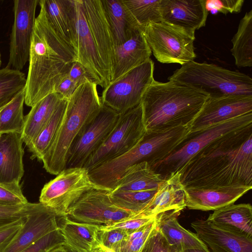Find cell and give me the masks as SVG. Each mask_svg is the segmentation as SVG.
<instances>
[{"label":"cell","mask_w":252,"mask_h":252,"mask_svg":"<svg viewBox=\"0 0 252 252\" xmlns=\"http://www.w3.org/2000/svg\"><path fill=\"white\" fill-rule=\"evenodd\" d=\"M179 173L184 188H252V124L209 144Z\"/></svg>","instance_id":"cell-1"},{"label":"cell","mask_w":252,"mask_h":252,"mask_svg":"<svg viewBox=\"0 0 252 252\" xmlns=\"http://www.w3.org/2000/svg\"><path fill=\"white\" fill-rule=\"evenodd\" d=\"M36 17L25 88V103L32 107L49 94L77 61L74 50L57 34L50 24L42 0Z\"/></svg>","instance_id":"cell-2"},{"label":"cell","mask_w":252,"mask_h":252,"mask_svg":"<svg viewBox=\"0 0 252 252\" xmlns=\"http://www.w3.org/2000/svg\"><path fill=\"white\" fill-rule=\"evenodd\" d=\"M208 97L207 94L187 86L154 80L141 101L146 132L190 127Z\"/></svg>","instance_id":"cell-3"},{"label":"cell","mask_w":252,"mask_h":252,"mask_svg":"<svg viewBox=\"0 0 252 252\" xmlns=\"http://www.w3.org/2000/svg\"><path fill=\"white\" fill-rule=\"evenodd\" d=\"M102 106L95 83L88 82L76 89L67 100L59 128L41 160L47 172L57 175L65 169L72 143L97 115Z\"/></svg>","instance_id":"cell-4"},{"label":"cell","mask_w":252,"mask_h":252,"mask_svg":"<svg viewBox=\"0 0 252 252\" xmlns=\"http://www.w3.org/2000/svg\"><path fill=\"white\" fill-rule=\"evenodd\" d=\"M190 131L180 126L163 130L146 132L141 140L122 156L107 161L89 172L97 187L113 190L127 169L141 162L151 166L165 158Z\"/></svg>","instance_id":"cell-5"},{"label":"cell","mask_w":252,"mask_h":252,"mask_svg":"<svg viewBox=\"0 0 252 252\" xmlns=\"http://www.w3.org/2000/svg\"><path fill=\"white\" fill-rule=\"evenodd\" d=\"M168 80L198 90L209 97L252 96L250 76L212 63L189 62L176 69Z\"/></svg>","instance_id":"cell-6"},{"label":"cell","mask_w":252,"mask_h":252,"mask_svg":"<svg viewBox=\"0 0 252 252\" xmlns=\"http://www.w3.org/2000/svg\"><path fill=\"white\" fill-rule=\"evenodd\" d=\"M252 124V113L189 131L163 159L151 166L162 180L179 172L198 152L216 139Z\"/></svg>","instance_id":"cell-7"},{"label":"cell","mask_w":252,"mask_h":252,"mask_svg":"<svg viewBox=\"0 0 252 252\" xmlns=\"http://www.w3.org/2000/svg\"><path fill=\"white\" fill-rule=\"evenodd\" d=\"M142 31L152 53L161 63L183 65L196 57L195 32L163 21L150 22Z\"/></svg>","instance_id":"cell-8"},{"label":"cell","mask_w":252,"mask_h":252,"mask_svg":"<svg viewBox=\"0 0 252 252\" xmlns=\"http://www.w3.org/2000/svg\"><path fill=\"white\" fill-rule=\"evenodd\" d=\"M146 133L141 104L120 114L109 135L89 158L83 168L88 172L126 153L136 146Z\"/></svg>","instance_id":"cell-9"},{"label":"cell","mask_w":252,"mask_h":252,"mask_svg":"<svg viewBox=\"0 0 252 252\" xmlns=\"http://www.w3.org/2000/svg\"><path fill=\"white\" fill-rule=\"evenodd\" d=\"M154 72V63L151 59L130 69L103 89L102 104L119 114L138 105L155 80Z\"/></svg>","instance_id":"cell-10"},{"label":"cell","mask_w":252,"mask_h":252,"mask_svg":"<svg viewBox=\"0 0 252 252\" xmlns=\"http://www.w3.org/2000/svg\"><path fill=\"white\" fill-rule=\"evenodd\" d=\"M96 188L99 187L92 181L84 168H65L44 186L39 202L58 216H65L69 208L84 194Z\"/></svg>","instance_id":"cell-11"},{"label":"cell","mask_w":252,"mask_h":252,"mask_svg":"<svg viewBox=\"0 0 252 252\" xmlns=\"http://www.w3.org/2000/svg\"><path fill=\"white\" fill-rule=\"evenodd\" d=\"M110 191L100 188L88 191L69 208L65 216L77 222L98 226L111 225L135 216L113 204Z\"/></svg>","instance_id":"cell-12"},{"label":"cell","mask_w":252,"mask_h":252,"mask_svg":"<svg viewBox=\"0 0 252 252\" xmlns=\"http://www.w3.org/2000/svg\"><path fill=\"white\" fill-rule=\"evenodd\" d=\"M120 114L102 104L97 115L77 136L69 150L65 168L83 167L115 127Z\"/></svg>","instance_id":"cell-13"},{"label":"cell","mask_w":252,"mask_h":252,"mask_svg":"<svg viewBox=\"0 0 252 252\" xmlns=\"http://www.w3.org/2000/svg\"><path fill=\"white\" fill-rule=\"evenodd\" d=\"M38 0H14V22L6 67L21 71L29 62Z\"/></svg>","instance_id":"cell-14"},{"label":"cell","mask_w":252,"mask_h":252,"mask_svg":"<svg viewBox=\"0 0 252 252\" xmlns=\"http://www.w3.org/2000/svg\"><path fill=\"white\" fill-rule=\"evenodd\" d=\"M77 41V61L86 69L91 80L103 89L111 82L98 54L88 24L82 0H74Z\"/></svg>","instance_id":"cell-15"},{"label":"cell","mask_w":252,"mask_h":252,"mask_svg":"<svg viewBox=\"0 0 252 252\" xmlns=\"http://www.w3.org/2000/svg\"><path fill=\"white\" fill-rule=\"evenodd\" d=\"M250 113H252V96H209L191 123L189 131H194Z\"/></svg>","instance_id":"cell-16"},{"label":"cell","mask_w":252,"mask_h":252,"mask_svg":"<svg viewBox=\"0 0 252 252\" xmlns=\"http://www.w3.org/2000/svg\"><path fill=\"white\" fill-rule=\"evenodd\" d=\"M58 216L41 203H30L24 224L3 252H20L49 232L59 227Z\"/></svg>","instance_id":"cell-17"},{"label":"cell","mask_w":252,"mask_h":252,"mask_svg":"<svg viewBox=\"0 0 252 252\" xmlns=\"http://www.w3.org/2000/svg\"><path fill=\"white\" fill-rule=\"evenodd\" d=\"M191 226L210 252H252V238L213 224L197 220Z\"/></svg>","instance_id":"cell-18"},{"label":"cell","mask_w":252,"mask_h":252,"mask_svg":"<svg viewBox=\"0 0 252 252\" xmlns=\"http://www.w3.org/2000/svg\"><path fill=\"white\" fill-rule=\"evenodd\" d=\"M85 16L103 66L111 78L114 45L101 0H82Z\"/></svg>","instance_id":"cell-19"},{"label":"cell","mask_w":252,"mask_h":252,"mask_svg":"<svg viewBox=\"0 0 252 252\" xmlns=\"http://www.w3.org/2000/svg\"><path fill=\"white\" fill-rule=\"evenodd\" d=\"M251 189L244 186L184 188L186 206L191 210L215 211L234 204Z\"/></svg>","instance_id":"cell-20"},{"label":"cell","mask_w":252,"mask_h":252,"mask_svg":"<svg viewBox=\"0 0 252 252\" xmlns=\"http://www.w3.org/2000/svg\"><path fill=\"white\" fill-rule=\"evenodd\" d=\"M205 0H160L161 21L195 32L205 26Z\"/></svg>","instance_id":"cell-21"},{"label":"cell","mask_w":252,"mask_h":252,"mask_svg":"<svg viewBox=\"0 0 252 252\" xmlns=\"http://www.w3.org/2000/svg\"><path fill=\"white\" fill-rule=\"evenodd\" d=\"M186 206L184 187L178 172L164 180L146 207L135 216L158 218L172 213H181Z\"/></svg>","instance_id":"cell-22"},{"label":"cell","mask_w":252,"mask_h":252,"mask_svg":"<svg viewBox=\"0 0 252 252\" xmlns=\"http://www.w3.org/2000/svg\"><path fill=\"white\" fill-rule=\"evenodd\" d=\"M151 54L142 29L123 44L115 46L111 82L150 59Z\"/></svg>","instance_id":"cell-23"},{"label":"cell","mask_w":252,"mask_h":252,"mask_svg":"<svg viewBox=\"0 0 252 252\" xmlns=\"http://www.w3.org/2000/svg\"><path fill=\"white\" fill-rule=\"evenodd\" d=\"M21 134H0V183L20 184L24 174Z\"/></svg>","instance_id":"cell-24"},{"label":"cell","mask_w":252,"mask_h":252,"mask_svg":"<svg viewBox=\"0 0 252 252\" xmlns=\"http://www.w3.org/2000/svg\"><path fill=\"white\" fill-rule=\"evenodd\" d=\"M42 2L50 24L77 55L74 0H42Z\"/></svg>","instance_id":"cell-25"},{"label":"cell","mask_w":252,"mask_h":252,"mask_svg":"<svg viewBox=\"0 0 252 252\" xmlns=\"http://www.w3.org/2000/svg\"><path fill=\"white\" fill-rule=\"evenodd\" d=\"M111 30L114 45L123 44L142 29L123 0H101Z\"/></svg>","instance_id":"cell-26"},{"label":"cell","mask_w":252,"mask_h":252,"mask_svg":"<svg viewBox=\"0 0 252 252\" xmlns=\"http://www.w3.org/2000/svg\"><path fill=\"white\" fill-rule=\"evenodd\" d=\"M59 227L64 246L72 252H91L98 244V225L77 222L65 216L60 218Z\"/></svg>","instance_id":"cell-27"},{"label":"cell","mask_w":252,"mask_h":252,"mask_svg":"<svg viewBox=\"0 0 252 252\" xmlns=\"http://www.w3.org/2000/svg\"><path fill=\"white\" fill-rule=\"evenodd\" d=\"M206 220L221 227L252 238V207L250 204L225 206L214 211Z\"/></svg>","instance_id":"cell-28"},{"label":"cell","mask_w":252,"mask_h":252,"mask_svg":"<svg viewBox=\"0 0 252 252\" xmlns=\"http://www.w3.org/2000/svg\"><path fill=\"white\" fill-rule=\"evenodd\" d=\"M62 99L59 94L53 93L32 107L29 113L24 117L21 133L22 141L26 146L38 136Z\"/></svg>","instance_id":"cell-29"},{"label":"cell","mask_w":252,"mask_h":252,"mask_svg":"<svg viewBox=\"0 0 252 252\" xmlns=\"http://www.w3.org/2000/svg\"><path fill=\"white\" fill-rule=\"evenodd\" d=\"M180 214L173 213L158 218V228L169 244L172 247H181L184 250H207L206 245L196 233L186 229L179 224L177 217Z\"/></svg>","instance_id":"cell-30"},{"label":"cell","mask_w":252,"mask_h":252,"mask_svg":"<svg viewBox=\"0 0 252 252\" xmlns=\"http://www.w3.org/2000/svg\"><path fill=\"white\" fill-rule=\"evenodd\" d=\"M163 180L147 162L143 161L127 169L113 190L142 191L155 189H158Z\"/></svg>","instance_id":"cell-31"},{"label":"cell","mask_w":252,"mask_h":252,"mask_svg":"<svg viewBox=\"0 0 252 252\" xmlns=\"http://www.w3.org/2000/svg\"><path fill=\"white\" fill-rule=\"evenodd\" d=\"M232 55L239 67L252 66V10L240 20L232 40Z\"/></svg>","instance_id":"cell-32"},{"label":"cell","mask_w":252,"mask_h":252,"mask_svg":"<svg viewBox=\"0 0 252 252\" xmlns=\"http://www.w3.org/2000/svg\"><path fill=\"white\" fill-rule=\"evenodd\" d=\"M67 100L62 99L55 110L51 118L38 136L28 146L31 153L32 159L41 161L50 148L57 133L63 118Z\"/></svg>","instance_id":"cell-33"},{"label":"cell","mask_w":252,"mask_h":252,"mask_svg":"<svg viewBox=\"0 0 252 252\" xmlns=\"http://www.w3.org/2000/svg\"><path fill=\"white\" fill-rule=\"evenodd\" d=\"M25 99V88L9 102L0 113V134H21L24 124L23 114Z\"/></svg>","instance_id":"cell-34"},{"label":"cell","mask_w":252,"mask_h":252,"mask_svg":"<svg viewBox=\"0 0 252 252\" xmlns=\"http://www.w3.org/2000/svg\"><path fill=\"white\" fill-rule=\"evenodd\" d=\"M157 189L142 191L113 190L110 191L109 196L116 206L136 216L148 204Z\"/></svg>","instance_id":"cell-35"},{"label":"cell","mask_w":252,"mask_h":252,"mask_svg":"<svg viewBox=\"0 0 252 252\" xmlns=\"http://www.w3.org/2000/svg\"><path fill=\"white\" fill-rule=\"evenodd\" d=\"M123 1L142 30L150 22L161 21L160 0H123Z\"/></svg>","instance_id":"cell-36"},{"label":"cell","mask_w":252,"mask_h":252,"mask_svg":"<svg viewBox=\"0 0 252 252\" xmlns=\"http://www.w3.org/2000/svg\"><path fill=\"white\" fill-rule=\"evenodd\" d=\"M26 78L21 71L0 69V107L10 102L25 88Z\"/></svg>","instance_id":"cell-37"},{"label":"cell","mask_w":252,"mask_h":252,"mask_svg":"<svg viewBox=\"0 0 252 252\" xmlns=\"http://www.w3.org/2000/svg\"><path fill=\"white\" fill-rule=\"evenodd\" d=\"M158 218L155 220L134 231L128 232L120 252H140L148 238L158 225Z\"/></svg>","instance_id":"cell-38"},{"label":"cell","mask_w":252,"mask_h":252,"mask_svg":"<svg viewBox=\"0 0 252 252\" xmlns=\"http://www.w3.org/2000/svg\"><path fill=\"white\" fill-rule=\"evenodd\" d=\"M65 242L60 227L44 235L20 252H49Z\"/></svg>","instance_id":"cell-39"},{"label":"cell","mask_w":252,"mask_h":252,"mask_svg":"<svg viewBox=\"0 0 252 252\" xmlns=\"http://www.w3.org/2000/svg\"><path fill=\"white\" fill-rule=\"evenodd\" d=\"M28 202L22 192L20 184L0 183V204L17 205Z\"/></svg>","instance_id":"cell-40"},{"label":"cell","mask_w":252,"mask_h":252,"mask_svg":"<svg viewBox=\"0 0 252 252\" xmlns=\"http://www.w3.org/2000/svg\"><path fill=\"white\" fill-rule=\"evenodd\" d=\"M128 232L122 229L99 230L97 241L99 244L114 252H120L122 244Z\"/></svg>","instance_id":"cell-41"},{"label":"cell","mask_w":252,"mask_h":252,"mask_svg":"<svg viewBox=\"0 0 252 252\" xmlns=\"http://www.w3.org/2000/svg\"><path fill=\"white\" fill-rule=\"evenodd\" d=\"M30 202L26 204H0V230L23 218L27 214Z\"/></svg>","instance_id":"cell-42"},{"label":"cell","mask_w":252,"mask_h":252,"mask_svg":"<svg viewBox=\"0 0 252 252\" xmlns=\"http://www.w3.org/2000/svg\"><path fill=\"white\" fill-rule=\"evenodd\" d=\"M244 0H206V8L212 14L221 13H237L241 12Z\"/></svg>","instance_id":"cell-43"},{"label":"cell","mask_w":252,"mask_h":252,"mask_svg":"<svg viewBox=\"0 0 252 252\" xmlns=\"http://www.w3.org/2000/svg\"><path fill=\"white\" fill-rule=\"evenodd\" d=\"M171 246L160 231L158 225L152 232L140 252H172Z\"/></svg>","instance_id":"cell-44"},{"label":"cell","mask_w":252,"mask_h":252,"mask_svg":"<svg viewBox=\"0 0 252 252\" xmlns=\"http://www.w3.org/2000/svg\"><path fill=\"white\" fill-rule=\"evenodd\" d=\"M158 218H149L134 216L129 219L106 226H99V230H110L122 229L128 232L134 231L147 224Z\"/></svg>","instance_id":"cell-45"},{"label":"cell","mask_w":252,"mask_h":252,"mask_svg":"<svg viewBox=\"0 0 252 252\" xmlns=\"http://www.w3.org/2000/svg\"><path fill=\"white\" fill-rule=\"evenodd\" d=\"M25 217L0 230V252H3L17 235L24 224Z\"/></svg>","instance_id":"cell-46"},{"label":"cell","mask_w":252,"mask_h":252,"mask_svg":"<svg viewBox=\"0 0 252 252\" xmlns=\"http://www.w3.org/2000/svg\"><path fill=\"white\" fill-rule=\"evenodd\" d=\"M67 75L78 87L87 82H93L85 67L77 61L71 63Z\"/></svg>","instance_id":"cell-47"},{"label":"cell","mask_w":252,"mask_h":252,"mask_svg":"<svg viewBox=\"0 0 252 252\" xmlns=\"http://www.w3.org/2000/svg\"><path fill=\"white\" fill-rule=\"evenodd\" d=\"M78 87V85L66 74L56 87L55 93L59 94L63 99L68 100Z\"/></svg>","instance_id":"cell-48"},{"label":"cell","mask_w":252,"mask_h":252,"mask_svg":"<svg viewBox=\"0 0 252 252\" xmlns=\"http://www.w3.org/2000/svg\"><path fill=\"white\" fill-rule=\"evenodd\" d=\"M49 252H71L64 245L59 246Z\"/></svg>","instance_id":"cell-49"},{"label":"cell","mask_w":252,"mask_h":252,"mask_svg":"<svg viewBox=\"0 0 252 252\" xmlns=\"http://www.w3.org/2000/svg\"><path fill=\"white\" fill-rule=\"evenodd\" d=\"M95 249L97 252H114L113 251L108 249L100 244H97Z\"/></svg>","instance_id":"cell-50"},{"label":"cell","mask_w":252,"mask_h":252,"mask_svg":"<svg viewBox=\"0 0 252 252\" xmlns=\"http://www.w3.org/2000/svg\"><path fill=\"white\" fill-rule=\"evenodd\" d=\"M184 252H210V251L208 249L207 250L192 249L184 250Z\"/></svg>","instance_id":"cell-51"},{"label":"cell","mask_w":252,"mask_h":252,"mask_svg":"<svg viewBox=\"0 0 252 252\" xmlns=\"http://www.w3.org/2000/svg\"><path fill=\"white\" fill-rule=\"evenodd\" d=\"M172 252H184V250L181 247H173Z\"/></svg>","instance_id":"cell-52"},{"label":"cell","mask_w":252,"mask_h":252,"mask_svg":"<svg viewBox=\"0 0 252 252\" xmlns=\"http://www.w3.org/2000/svg\"><path fill=\"white\" fill-rule=\"evenodd\" d=\"M6 105H3V106H1V107H0V113L1 112V111H2V110L3 109V108L5 107V106Z\"/></svg>","instance_id":"cell-53"},{"label":"cell","mask_w":252,"mask_h":252,"mask_svg":"<svg viewBox=\"0 0 252 252\" xmlns=\"http://www.w3.org/2000/svg\"><path fill=\"white\" fill-rule=\"evenodd\" d=\"M1 54L0 52V67L1 66Z\"/></svg>","instance_id":"cell-54"},{"label":"cell","mask_w":252,"mask_h":252,"mask_svg":"<svg viewBox=\"0 0 252 252\" xmlns=\"http://www.w3.org/2000/svg\"><path fill=\"white\" fill-rule=\"evenodd\" d=\"M91 252H97L95 249V247L94 248V249Z\"/></svg>","instance_id":"cell-55"},{"label":"cell","mask_w":252,"mask_h":252,"mask_svg":"<svg viewBox=\"0 0 252 252\" xmlns=\"http://www.w3.org/2000/svg\"><path fill=\"white\" fill-rule=\"evenodd\" d=\"M70 252H71V251H70Z\"/></svg>","instance_id":"cell-56"}]
</instances>
